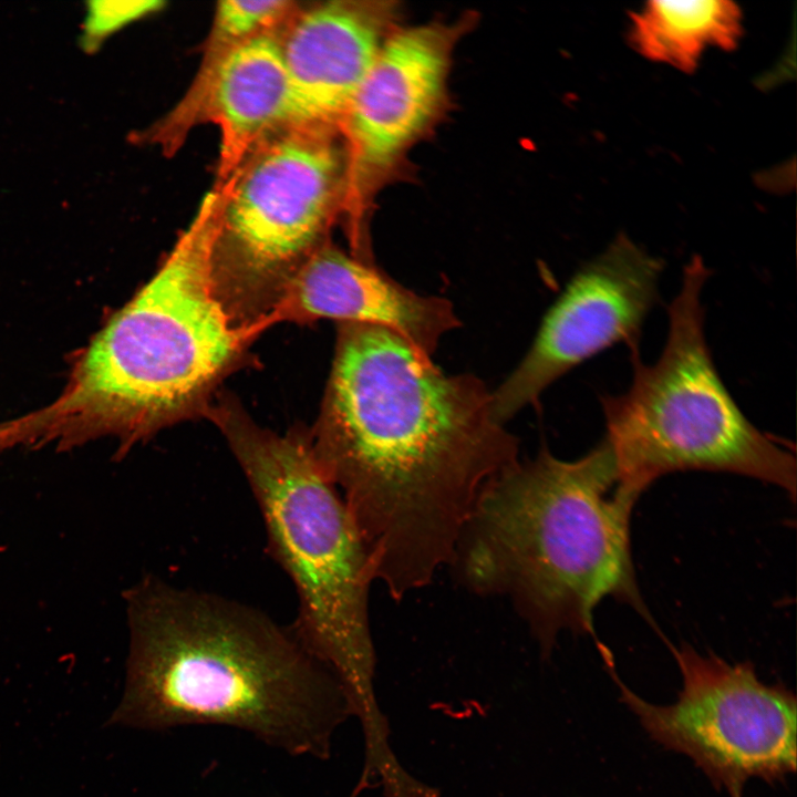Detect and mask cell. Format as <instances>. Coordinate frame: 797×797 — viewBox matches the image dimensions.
I'll return each instance as SVG.
<instances>
[{
	"label": "cell",
	"mask_w": 797,
	"mask_h": 797,
	"mask_svg": "<svg viewBox=\"0 0 797 797\" xmlns=\"http://www.w3.org/2000/svg\"><path fill=\"white\" fill-rule=\"evenodd\" d=\"M289 4L284 0L220 1L215 13V44H226L227 49L260 34L259 31L280 18Z\"/></svg>",
	"instance_id": "cell-15"
},
{
	"label": "cell",
	"mask_w": 797,
	"mask_h": 797,
	"mask_svg": "<svg viewBox=\"0 0 797 797\" xmlns=\"http://www.w3.org/2000/svg\"><path fill=\"white\" fill-rule=\"evenodd\" d=\"M207 89L210 111L221 128L224 173H231L265 132L293 123L291 85L280 43L268 34L225 49Z\"/></svg>",
	"instance_id": "cell-13"
},
{
	"label": "cell",
	"mask_w": 797,
	"mask_h": 797,
	"mask_svg": "<svg viewBox=\"0 0 797 797\" xmlns=\"http://www.w3.org/2000/svg\"><path fill=\"white\" fill-rule=\"evenodd\" d=\"M313 455L345 503L374 581L396 600L452 563L484 489L518 459L491 391L398 333L339 322Z\"/></svg>",
	"instance_id": "cell-1"
},
{
	"label": "cell",
	"mask_w": 797,
	"mask_h": 797,
	"mask_svg": "<svg viewBox=\"0 0 797 797\" xmlns=\"http://www.w3.org/2000/svg\"><path fill=\"white\" fill-rule=\"evenodd\" d=\"M683 686L656 705L631 691L605 663L620 701L649 736L689 756L717 789L743 797L749 778L783 782L796 770L797 701L783 683L765 684L749 662L731 664L692 646H671Z\"/></svg>",
	"instance_id": "cell-8"
},
{
	"label": "cell",
	"mask_w": 797,
	"mask_h": 797,
	"mask_svg": "<svg viewBox=\"0 0 797 797\" xmlns=\"http://www.w3.org/2000/svg\"><path fill=\"white\" fill-rule=\"evenodd\" d=\"M373 324L390 329L432 359L444 334L460 322L449 300L402 286L372 261L322 244L288 286L269 320Z\"/></svg>",
	"instance_id": "cell-11"
},
{
	"label": "cell",
	"mask_w": 797,
	"mask_h": 797,
	"mask_svg": "<svg viewBox=\"0 0 797 797\" xmlns=\"http://www.w3.org/2000/svg\"><path fill=\"white\" fill-rule=\"evenodd\" d=\"M708 277L700 257L683 268L659 359L644 364L632 353L629 389L600 398L603 438L621 483L638 495L669 473L707 470L776 485L794 500L795 455L746 417L714 364L702 303Z\"/></svg>",
	"instance_id": "cell-6"
},
{
	"label": "cell",
	"mask_w": 797,
	"mask_h": 797,
	"mask_svg": "<svg viewBox=\"0 0 797 797\" xmlns=\"http://www.w3.org/2000/svg\"><path fill=\"white\" fill-rule=\"evenodd\" d=\"M163 4L156 0L87 2L81 46L89 53L95 52L111 34L159 10Z\"/></svg>",
	"instance_id": "cell-16"
},
{
	"label": "cell",
	"mask_w": 797,
	"mask_h": 797,
	"mask_svg": "<svg viewBox=\"0 0 797 797\" xmlns=\"http://www.w3.org/2000/svg\"><path fill=\"white\" fill-rule=\"evenodd\" d=\"M742 35V10L728 0H653L630 14L633 49L650 61L687 73L706 50H734Z\"/></svg>",
	"instance_id": "cell-14"
},
{
	"label": "cell",
	"mask_w": 797,
	"mask_h": 797,
	"mask_svg": "<svg viewBox=\"0 0 797 797\" xmlns=\"http://www.w3.org/2000/svg\"><path fill=\"white\" fill-rule=\"evenodd\" d=\"M662 270L663 261L625 234L581 266L545 314L521 362L491 392L495 417L505 424L555 381L613 345L640 352Z\"/></svg>",
	"instance_id": "cell-9"
},
{
	"label": "cell",
	"mask_w": 797,
	"mask_h": 797,
	"mask_svg": "<svg viewBox=\"0 0 797 797\" xmlns=\"http://www.w3.org/2000/svg\"><path fill=\"white\" fill-rule=\"evenodd\" d=\"M390 1L332 2L303 13L282 44L293 123L341 121L380 48L395 30Z\"/></svg>",
	"instance_id": "cell-12"
},
{
	"label": "cell",
	"mask_w": 797,
	"mask_h": 797,
	"mask_svg": "<svg viewBox=\"0 0 797 797\" xmlns=\"http://www.w3.org/2000/svg\"><path fill=\"white\" fill-rule=\"evenodd\" d=\"M639 496L604 438L573 460L542 448L487 485L452 563L475 591L508 597L544 649L562 630L594 636L608 597L648 617L630 545Z\"/></svg>",
	"instance_id": "cell-4"
},
{
	"label": "cell",
	"mask_w": 797,
	"mask_h": 797,
	"mask_svg": "<svg viewBox=\"0 0 797 797\" xmlns=\"http://www.w3.org/2000/svg\"><path fill=\"white\" fill-rule=\"evenodd\" d=\"M457 29H395L383 42L341 120L361 182L387 172L439 111Z\"/></svg>",
	"instance_id": "cell-10"
},
{
	"label": "cell",
	"mask_w": 797,
	"mask_h": 797,
	"mask_svg": "<svg viewBox=\"0 0 797 797\" xmlns=\"http://www.w3.org/2000/svg\"><path fill=\"white\" fill-rule=\"evenodd\" d=\"M221 196L208 194L154 276L100 330L61 394L6 423L10 446L66 451L114 438L124 455L178 422L204 416L256 337L217 301L209 258Z\"/></svg>",
	"instance_id": "cell-3"
},
{
	"label": "cell",
	"mask_w": 797,
	"mask_h": 797,
	"mask_svg": "<svg viewBox=\"0 0 797 797\" xmlns=\"http://www.w3.org/2000/svg\"><path fill=\"white\" fill-rule=\"evenodd\" d=\"M340 174L333 145L311 133L263 149L222 196L209 258L213 290L231 323L257 335L322 245Z\"/></svg>",
	"instance_id": "cell-7"
},
{
	"label": "cell",
	"mask_w": 797,
	"mask_h": 797,
	"mask_svg": "<svg viewBox=\"0 0 797 797\" xmlns=\"http://www.w3.org/2000/svg\"><path fill=\"white\" fill-rule=\"evenodd\" d=\"M130 649L108 725H221L325 758L344 713L334 674L263 611L149 576L125 592Z\"/></svg>",
	"instance_id": "cell-2"
},
{
	"label": "cell",
	"mask_w": 797,
	"mask_h": 797,
	"mask_svg": "<svg viewBox=\"0 0 797 797\" xmlns=\"http://www.w3.org/2000/svg\"><path fill=\"white\" fill-rule=\"evenodd\" d=\"M205 417L226 438L260 509L268 550L294 586L297 638L346 695H363L373 666L368 609L373 572L345 503L313 455L309 432H272L229 396L213 402Z\"/></svg>",
	"instance_id": "cell-5"
}]
</instances>
